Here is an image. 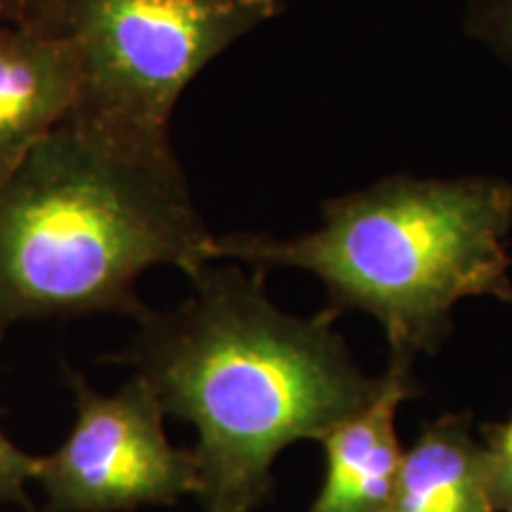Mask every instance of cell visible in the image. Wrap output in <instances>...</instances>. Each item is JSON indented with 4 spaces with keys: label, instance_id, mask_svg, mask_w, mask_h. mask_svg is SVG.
Segmentation results:
<instances>
[{
    "label": "cell",
    "instance_id": "11",
    "mask_svg": "<svg viewBox=\"0 0 512 512\" xmlns=\"http://www.w3.org/2000/svg\"><path fill=\"white\" fill-rule=\"evenodd\" d=\"M38 456L22 451L0 430V503L29 505L27 484L36 479Z\"/></svg>",
    "mask_w": 512,
    "mask_h": 512
},
{
    "label": "cell",
    "instance_id": "8",
    "mask_svg": "<svg viewBox=\"0 0 512 512\" xmlns=\"http://www.w3.org/2000/svg\"><path fill=\"white\" fill-rule=\"evenodd\" d=\"M387 512H496L484 444L467 415H441L422 427L403 463Z\"/></svg>",
    "mask_w": 512,
    "mask_h": 512
},
{
    "label": "cell",
    "instance_id": "3",
    "mask_svg": "<svg viewBox=\"0 0 512 512\" xmlns=\"http://www.w3.org/2000/svg\"><path fill=\"white\" fill-rule=\"evenodd\" d=\"M323 223L292 240L216 235L214 261L316 275L332 313L363 311L392 356L434 354L470 297L512 304V183L498 176L392 174L323 202Z\"/></svg>",
    "mask_w": 512,
    "mask_h": 512
},
{
    "label": "cell",
    "instance_id": "2",
    "mask_svg": "<svg viewBox=\"0 0 512 512\" xmlns=\"http://www.w3.org/2000/svg\"><path fill=\"white\" fill-rule=\"evenodd\" d=\"M214 240L174 145L64 119L0 183V342L17 323L121 313L143 320L140 275L195 278Z\"/></svg>",
    "mask_w": 512,
    "mask_h": 512
},
{
    "label": "cell",
    "instance_id": "9",
    "mask_svg": "<svg viewBox=\"0 0 512 512\" xmlns=\"http://www.w3.org/2000/svg\"><path fill=\"white\" fill-rule=\"evenodd\" d=\"M463 29L512 69V0H467Z\"/></svg>",
    "mask_w": 512,
    "mask_h": 512
},
{
    "label": "cell",
    "instance_id": "13",
    "mask_svg": "<svg viewBox=\"0 0 512 512\" xmlns=\"http://www.w3.org/2000/svg\"><path fill=\"white\" fill-rule=\"evenodd\" d=\"M283 3H285V0H283Z\"/></svg>",
    "mask_w": 512,
    "mask_h": 512
},
{
    "label": "cell",
    "instance_id": "7",
    "mask_svg": "<svg viewBox=\"0 0 512 512\" xmlns=\"http://www.w3.org/2000/svg\"><path fill=\"white\" fill-rule=\"evenodd\" d=\"M79 57L67 36L36 24L0 29V183L72 112Z\"/></svg>",
    "mask_w": 512,
    "mask_h": 512
},
{
    "label": "cell",
    "instance_id": "5",
    "mask_svg": "<svg viewBox=\"0 0 512 512\" xmlns=\"http://www.w3.org/2000/svg\"><path fill=\"white\" fill-rule=\"evenodd\" d=\"M72 389V432L57 451L38 456L34 482L46 494V512H133L197 496L195 451L166 437V413L143 377L102 394L72 375Z\"/></svg>",
    "mask_w": 512,
    "mask_h": 512
},
{
    "label": "cell",
    "instance_id": "6",
    "mask_svg": "<svg viewBox=\"0 0 512 512\" xmlns=\"http://www.w3.org/2000/svg\"><path fill=\"white\" fill-rule=\"evenodd\" d=\"M420 392L413 358L392 356L380 392L320 439L325 479L306 512H387L403 463L396 437V411Z\"/></svg>",
    "mask_w": 512,
    "mask_h": 512
},
{
    "label": "cell",
    "instance_id": "10",
    "mask_svg": "<svg viewBox=\"0 0 512 512\" xmlns=\"http://www.w3.org/2000/svg\"><path fill=\"white\" fill-rule=\"evenodd\" d=\"M491 501L496 512H512V418L482 427Z\"/></svg>",
    "mask_w": 512,
    "mask_h": 512
},
{
    "label": "cell",
    "instance_id": "1",
    "mask_svg": "<svg viewBox=\"0 0 512 512\" xmlns=\"http://www.w3.org/2000/svg\"><path fill=\"white\" fill-rule=\"evenodd\" d=\"M216 264L190 278L185 302L147 311L119 358L166 415L195 425L202 510L254 512L273 494L280 451L366 408L382 377L356 366L337 313L292 316L266 294V273Z\"/></svg>",
    "mask_w": 512,
    "mask_h": 512
},
{
    "label": "cell",
    "instance_id": "4",
    "mask_svg": "<svg viewBox=\"0 0 512 512\" xmlns=\"http://www.w3.org/2000/svg\"><path fill=\"white\" fill-rule=\"evenodd\" d=\"M283 10V0H43L38 27L72 41L79 93L67 119L171 145L188 83Z\"/></svg>",
    "mask_w": 512,
    "mask_h": 512
},
{
    "label": "cell",
    "instance_id": "12",
    "mask_svg": "<svg viewBox=\"0 0 512 512\" xmlns=\"http://www.w3.org/2000/svg\"><path fill=\"white\" fill-rule=\"evenodd\" d=\"M43 0H0V29L41 24Z\"/></svg>",
    "mask_w": 512,
    "mask_h": 512
}]
</instances>
